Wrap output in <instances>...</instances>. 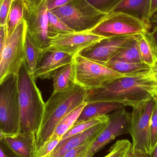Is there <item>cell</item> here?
<instances>
[{"label":"cell","instance_id":"cell-1","mask_svg":"<svg viewBox=\"0 0 157 157\" xmlns=\"http://www.w3.org/2000/svg\"><path fill=\"white\" fill-rule=\"evenodd\" d=\"M157 86V82L149 74L124 76L105 87L86 90L84 102L109 101L133 108L154 97Z\"/></svg>","mask_w":157,"mask_h":157},{"label":"cell","instance_id":"cell-2","mask_svg":"<svg viewBox=\"0 0 157 157\" xmlns=\"http://www.w3.org/2000/svg\"><path fill=\"white\" fill-rule=\"evenodd\" d=\"M86 96V90L77 84L66 91L52 92L45 103L41 124L35 135V154L49 141L60 122L84 102Z\"/></svg>","mask_w":157,"mask_h":157},{"label":"cell","instance_id":"cell-3","mask_svg":"<svg viewBox=\"0 0 157 157\" xmlns=\"http://www.w3.org/2000/svg\"><path fill=\"white\" fill-rule=\"evenodd\" d=\"M17 75L20 108L19 132H31L36 135L41 124L45 103L25 59Z\"/></svg>","mask_w":157,"mask_h":157},{"label":"cell","instance_id":"cell-4","mask_svg":"<svg viewBox=\"0 0 157 157\" xmlns=\"http://www.w3.org/2000/svg\"><path fill=\"white\" fill-rule=\"evenodd\" d=\"M51 11L76 32H90L107 14L86 0H71Z\"/></svg>","mask_w":157,"mask_h":157},{"label":"cell","instance_id":"cell-5","mask_svg":"<svg viewBox=\"0 0 157 157\" xmlns=\"http://www.w3.org/2000/svg\"><path fill=\"white\" fill-rule=\"evenodd\" d=\"M20 108L17 74L8 75L0 84V131L5 136L17 133Z\"/></svg>","mask_w":157,"mask_h":157},{"label":"cell","instance_id":"cell-6","mask_svg":"<svg viewBox=\"0 0 157 157\" xmlns=\"http://www.w3.org/2000/svg\"><path fill=\"white\" fill-rule=\"evenodd\" d=\"M75 84L86 90H95L107 86L124 75L101 63L78 54L74 57Z\"/></svg>","mask_w":157,"mask_h":157},{"label":"cell","instance_id":"cell-7","mask_svg":"<svg viewBox=\"0 0 157 157\" xmlns=\"http://www.w3.org/2000/svg\"><path fill=\"white\" fill-rule=\"evenodd\" d=\"M26 25L25 19L10 36H6L0 56V84L8 75L17 74L25 59V37Z\"/></svg>","mask_w":157,"mask_h":157},{"label":"cell","instance_id":"cell-8","mask_svg":"<svg viewBox=\"0 0 157 157\" xmlns=\"http://www.w3.org/2000/svg\"><path fill=\"white\" fill-rule=\"evenodd\" d=\"M150 29L140 20L121 12H111L90 32L104 38L147 33Z\"/></svg>","mask_w":157,"mask_h":157},{"label":"cell","instance_id":"cell-9","mask_svg":"<svg viewBox=\"0 0 157 157\" xmlns=\"http://www.w3.org/2000/svg\"><path fill=\"white\" fill-rule=\"evenodd\" d=\"M155 105L153 97L132 108L130 133L132 139V150L150 154V121Z\"/></svg>","mask_w":157,"mask_h":157},{"label":"cell","instance_id":"cell-10","mask_svg":"<svg viewBox=\"0 0 157 157\" xmlns=\"http://www.w3.org/2000/svg\"><path fill=\"white\" fill-rule=\"evenodd\" d=\"M109 115L107 127L102 131L92 145L87 157H92L106 145L116 137L130 133L132 113L128 112L124 107L114 111Z\"/></svg>","mask_w":157,"mask_h":157},{"label":"cell","instance_id":"cell-11","mask_svg":"<svg viewBox=\"0 0 157 157\" xmlns=\"http://www.w3.org/2000/svg\"><path fill=\"white\" fill-rule=\"evenodd\" d=\"M138 35L104 38L84 49L78 54L84 58L104 64L111 60Z\"/></svg>","mask_w":157,"mask_h":157},{"label":"cell","instance_id":"cell-12","mask_svg":"<svg viewBox=\"0 0 157 157\" xmlns=\"http://www.w3.org/2000/svg\"><path fill=\"white\" fill-rule=\"evenodd\" d=\"M24 19L26 31L41 49L50 46L48 36V16L46 0H43L29 10L25 9Z\"/></svg>","mask_w":157,"mask_h":157},{"label":"cell","instance_id":"cell-13","mask_svg":"<svg viewBox=\"0 0 157 157\" xmlns=\"http://www.w3.org/2000/svg\"><path fill=\"white\" fill-rule=\"evenodd\" d=\"M103 38L90 32L60 34L49 38L50 46L47 49L62 52L74 57L84 49Z\"/></svg>","mask_w":157,"mask_h":157},{"label":"cell","instance_id":"cell-14","mask_svg":"<svg viewBox=\"0 0 157 157\" xmlns=\"http://www.w3.org/2000/svg\"><path fill=\"white\" fill-rule=\"evenodd\" d=\"M74 57L62 52L43 50L37 63L33 78L50 79L58 69L73 62Z\"/></svg>","mask_w":157,"mask_h":157},{"label":"cell","instance_id":"cell-15","mask_svg":"<svg viewBox=\"0 0 157 157\" xmlns=\"http://www.w3.org/2000/svg\"><path fill=\"white\" fill-rule=\"evenodd\" d=\"M109 121V120L100 123L84 132L61 140L52 153L45 157H63L69 150L78 147L89 140L98 138L100 134L107 127Z\"/></svg>","mask_w":157,"mask_h":157},{"label":"cell","instance_id":"cell-16","mask_svg":"<svg viewBox=\"0 0 157 157\" xmlns=\"http://www.w3.org/2000/svg\"><path fill=\"white\" fill-rule=\"evenodd\" d=\"M152 0H122L112 12H121L140 20L151 29Z\"/></svg>","mask_w":157,"mask_h":157},{"label":"cell","instance_id":"cell-17","mask_svg":"<svg viewBox=\"0 0 157 157\" xmlns=\"http://www.w3.org/2000/svg\"><path fill=\"white\" fill-rule=\"evenodd\" d=\"M4 139L12 150L19 157H34L35 134L31 132H18L5 136Z\"/></svg>","mask_w":157,"mask_h":157},{"label":"cell","instance_id":"cell-18","mask_svg":"<svg viewBox=\"0 0 157 157\" xmlns=\"http://www.w3.org/2000/svg\"><path fill=\"white\" fill-rule=\"evenodd\" d=\"M125 107L121 103L109 101L86 103L74 125L108 115V113ZM73 125V126H74Z\"/></svg>","mask_w":157,"mask_h":157},{"label":"cell","instance_id":"cell-19","mask_svg":"<svg viewBox=\"0 0 157 157\" xmlns=\"http://www.w3.org/2000/svg\"><path fill=\"white\" fill-rule=\"evenodd\" d=\"M52 78L54 92H63L72 87L76 84L74 62L58 69L52 75Z\"/></svg>","mask_w":157,"mask_h":157},{"label":"cell","instance_id":"cell-20","mask_svg":"<svg viewBox=\"0 0 157 157\" xmlns=\"http://www.w3.org/2000/svg\"><path fill=\"white\" fill-rule=\"evenodd\" d=\"M104 65L125 76L148 74L151 67L144 62L130 63L111 60Z\"/></svg>","mask_w":157,"mask_h":157},{"label":"cell","instance_id":"cell-21","mask_svg":"<svg viewBox=\"0 0 157 157\" xmlns=\"http://www.w3.org/2000/svg\"><path fill=\"white\" fill-rule=\"evenodd\" d=\"M24 49L25 61L28 69L33 78L36 67L37 63L42 52V50L37 46L27 31L25 37Z\"/></svg>","mask_w":157,"mask_h":157},{"label":"cell","instance_id":"cell-22","mask_svg":"<svg viewBox=\"0 0 157 157\" xmlns=\"http://www.w3.org/2000/svg\"><path fill=\"white\" fill-rule=\"evenodd\" d=\"M137 36L126 45L111 60L130 63L143 62L138 46Z\"/></svg>","mask_w":157,"mask_h":157},{"label":"cell","instance_id":"cell-23","mask_svg":"<svg viewBox=\"0 0 157 157\" xmlns=\"http://www.w3.org/2000/svg\"><path fill=\"white\" fill-rule=\"evenodd\" d=\"M25 7L21 2L14 0L7 17L6 23V36H10L14 30L24 19Z\"/></svg>","mask_w":157,"mask_h":157},{"label":"cell","instance_id":"cell-24","mask_svg":"<svg viewBox=\"0 0 157 157\" xmlns=\"http://www.w3.org/2000/svg\"><path fill=\"white\" fill-rule=\"evenodd\" d=\"M86 104V102H83L67 114L57 125L51 138H62L63 136L74 125Z\"/></svg>","mask_w":157,"mask_h":157},{"label":"cell","instance_id":"cell-25","mask_svg":"<svg viewBox=\"0 0 157 157\" xmlns=\"http://www.w3.org/2000/svg\"><path fill=\"white\" fill-rule=\"evenodd\" d=\"M48 36L49 38L60 34L75 32L51 11L48 10Z\"/></svg>","mask_w":157,"mask_h":157},{"label":"cell","instance_id":"cell-26","mask_svg":"<svg viewBox=\"0 0 157 157\" xmlns=\"http://www.w3.org/2000/svg\"><path fill=\"white\" fill-rule=\"evenodd\" d=\"M146 33H140L138 35V46L143 62L152 67L156 62L157 59L147 38Z\"/></svg>","mask_w":157,"mask_h":157},{"label":"cell","instance_id":"cell-27","mask_svg":"<svg viewBox=\"0 0 157 157\" xmlns=\"http://www.w3.org/2000/svg\"><path fill=\"white\" fill-rule=\"evenodd\" d=\"M132 144L126 139L117 140L103 157H129L132 151Z\"/></svg>","mask_w":157,"mask_h":157},{"label":"cell","instance_id":"cell-28","mask_svg":"<svg viewBox=\"0 0 157 157\" xmlns=\"http://www.w3.org/2000/svg\"><path fill=\"white\" fill-rule=\"evenodd\" d=\"M109 120V115L108 114L106 116L96 118L87 121L83 122L74 125L63 136L61 140L84 132L100 123L108 121Z\"/></svg>","mask_w":157,"mask_h":157},{"label":"cell","instance_id":"cell-29","mask_svg":"<svg viewBox=\"0 0 157 157\" xmlns=\"http://www.w3.org/2000/svg\"><path fill=\"white\" fill-rule=\"evenodd\" d=\"M97 138L89 140L78 147L69 150L63 157H87L92 145Z\"/></svg>","mask_w":157,"mask_h":157},{"label":"cell","instance_id":"cell-30","mask_svg":"<svg viewBox=\"0 0 157 157\" xmlns=\"http://www.w3.org/2000/svg\"><path fill=\"white\" fill-rule=\"evenodd\" d=\"M94 7L108 14L113 10L122 0H86Z\"/></svg>","mask_w":157,"mask_h":157},{"label":"cell","instance_id":"cell-31","mask_svg":"<svg viewBox=\"0 0 157 157\" xmlns=\"http://www.w3.org/2000/svg\"><path fill=\"white\" fill-rule=\"evenodd\" d=\"M155 105L151 116L150 128V152L157 143V98L154 96Z\"/></svg>","mask_w":157,"mask_h":157},{"label":"cell","instance_id":"cell-32","mask_svg":"<svg viewBox=\"0 0 157 157\" xmlns=\"http://www.w3.org/2000/svg\"><path fill=\"white\" fill-rule=\"evenodd\" d=\"M61 139V137L51 138L47 144L36 152L35 157L48 156L55 149Z\"/></svg>","mask_w":157,"mask_h":157},{"label":"cell","instance_id":"cell-33","mask_svg":"<svg viewBox=\"0 0 157 157\" xmlns=\"http://www.w3.org/2000/svg\"><path fill=\"white\" fill-rule=\"evenodd\" d=\"M14 0H0V27L6 26L7 17Z\"/></svg>","mask_w":157,"mask_h":157},{"label":"cell","instance_id":"cell-34","mask_svg":"<svg viewBox=\"0 0 157 157\" xmlns=\"http://www.w3.org/2000/svg\"><path fill=\"white\" fill-rule=\"evenodd\" d=\"M152 28L146 33L147 38L152 47L157 60V23H152Z\"/></svg>","mask_w":157,"mask_h":157},{"label":"cell","instance_id":"cell-35","mask_svg":"<svg viewBox=\"0 0 157 157\" xmlns=\"http://www.w3.org/2000/svg\"><path fill=\"white\" fill-rule=\"evenodd\" d=\"M5 136H0V157H19L17 156L4 139Z\"/></svg>","mask_w":157,"mask_h":157},{"label":"cell","instance_id":"cell-36","mask_svg":"<svg viewBox=\"0 0 157 157\" xmlns=\"http://www.w3.org/2000/svg\"><path fill=\"white\" fill-rule=\"evenodd\" d=\"M71 0H46L48 11L62 6Z\"/></svg>","mask_w":157,"mask_h":157},{"label":"cell","instance_id":"cell-37","mask_svg":"<svg viewBox=\"0 0 157 157\" xmlns=\"http://www.w3.org/2000/svg\"><path fill=\"white\" fill-rule=\"evenodd\" d=\"M6 36V26L0 27V56Z\"/></svg>","mask_w":157,"mask_h":157},{"label":"cell","instance_id":"cell-38","mask_svg":"<svg viewBox=\"0 0 157 157\" xmlns=\"http://www.w3.org/2000/svg\"><path fill=\"white\" fill-rule=\"evenodd\" d=\"M130 157H150L149 153L138 150H132Z\"/></svg>","mask_w":157,"mask_h":157},{"label":"cell","instance_id":"cell-39","mask_svg":"<svg viewBox=\"0 0 157 157\" xmlns=\"http://www.w3.org/2000/svg\"><path fill=\"white\" fill-rule=\"evenodd\" d=\"M18 1L23 4L25 7V9L26 10H29L35 6L34 5L35 0H18Z\"/></svg>","mask_w":157,"mask_h":157},{"label":"cell","instance_id":"cell-40","mask_svg":"<svg viewBox=\"0 0 157 157\" xmlns=\"http://www.w3.org/2000/svg\"><path fill=\"white\" fill-rule=\"evenodd\" d=\"M149 75L157 82V60L154 66L151 67Z\"/></svg>","mask_w":157,"mask_h":157},{"label":"cell","instance_id":"cell-41","mask_svg":"<svg viewBox=\"0 0 157 157\" xmlns=\"http://www.w3.org/2000/svg\"><path fill=\"white\" fill-rule=\"evenodd\" d=\"M156 13H157V0H152L150 13L151 18Z\"/></svg>","mask_w":157,"mask_h":157},{"label":"cell","instance_id":"cell-42","mask_svg":"<svg viewBox=\"0 0 157 157\" xmlns=\"http://www.w3.org/2000/svg\"><path fill=\"white\" fill-rule=\"evenodd\" d=\"M150 157H157V143L150 153Z\"/></svg>","mask_w":157,"mask_h":157},{"label":"cell","instance_id":"cell-43","mask_svg":"<svg viewBox=\"0 0 157 157\" xmlns=\"http://www.w3.org/2000/svg\"><path fill=\"white\" fill-rule=\"evenodd\" d=\"M157 23V13H155L151 18V23Z\"/></svg>","mask_w":157,"mask_h":157},{"label":"cell","instance_id":"cell-44","mask_svg":"<svg viewBox=\"0 0 157 157\" xmlns=\"http://www.w3.org/2000/svg\"><path fill=\"white\" fill-rule=\"evenodd\" d=\"M43 0H35V2H34V5L35 6L39 4L40 2H42Z\"/></svg>","mask_w":157,"mask_h":157},{"label":"cell","instance_id":"cell-45","mask_svg":"<svg viewBox=\"0 0 157 157\" xmlns=\"http://www.w3.org/2000/svg\"><path fill=\"white\" fill-rule=\"evenodd\" d=\"M154 96H155V97H156L157 98V86L156 87V89L155 92V95H154Z\"/></svg>","mask_w":157,"mask_h":157},{"label":"cell","instance_id":"cell-46","mask_svg":"<svg viewBox=\"0 0 157 157\" xmlns=\"http://www.w3.org/2000/svg\"><path fill=\"white\" fill-rule=\"evenodd\" d=\"M0 136H5V135H4L2 133V132H1V131H0Z\"/></svg>","mask_w":157,"mask_h":157},{"label":"cell","instance_id":"cell-47","mask_svg":"<svg viewBox=\"0 0 157 157\" xmlns=\"http://www.w3.org/2000/svg\"><path fill=\"white\" fill-rule=\"evenodd\" d=\"M130 156H131V155H130ZM130 156H129V157H130Z\"/></svg>","mask_w":157,"mask_h":157}]
</instances>
